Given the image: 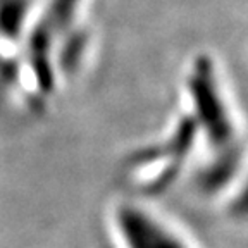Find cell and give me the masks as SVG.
<instances>
[{"label": "cell", "mask_w": 248, "mask_h": 248, "mask_svg": "<svg viewBox=\"0 0 248 248\" xmlns=\"http://www.w3.org/2000/svg\"><path fill=\"white\" fill-rule=\"evenodd\" d=\"M190 88L197 105L198 119L205 126L210 141L216 145H226L232 136V128L214 85L212 67L207 59H200L197 62Z\"/></svg>", "instance_id": "1"}, {"label": "cell", "mask_w": 248, "mask_h": 248, "mask_svg": "<svg viewBox=\"0 0 248 248\" xmlns=\"http://www.w3.org/2000/svg\"><path fill=\"white\" fill-rule=\"evenodd\" d=\"M117 224L128 248H185L150 217L131 207L119 210Z\"/></svg>", "instance_id": "2"}, {"label": "cell", "mask_w": 248, "mask_h": 248, "mask_svg": "<svg viewBox=\"0 0 248 248\" xmlns=\"http://www.w3.org/2000/svg\"><path fill=\"white\" fill-rule=\"evenodd\" d=\"M238 154H228L217 162H214L209 169L202 174V183L207 190H216L219 186H224L231 174L236 170Z\"/></svg>", "instance_id": "3"}, {"label": "cell", "mask_w": 248, "mask_h": 248, "mask_svg": "<svg viewBox=\"0 0 248 248\" xmlns=\"http://www.w3.org/2000/svg\"><path fill=\"white\" fill-rule=\"evenodd\" d=\"M24 16V5L21 0H5L0 5V33L16 36L21 30Z\"/></svg>", "instance_id": "4"}, {"label": "cell", "mask_w": 248, "mask_h": 248, "mask_svg": "<svg viewBox=\"0 0 248 248\" xmlns=\"http://www.w3.org/2000/svg\"><path fill=\"white\" fill-rule=\"evenodd\" d=\"M78 0H55L54 2V9H52V19L54 24L62 26L69 21L71 14H73V9L76 5Z\"/></svg>", "instance_id": "5"}, {"label": "cell", "mask_w": 248, "mask_h": 248, "mask_svg": "<svg viewBox=\"0 0 248 248\" xmlns=\"http://www.w3.org/2000/svg\"><path fill=\"white\" fill-rule=\"evenodd\" d=\"M232 212L240 217L248 216V183L243 190H241V195L236 198V202L232 203Z\"/></svg>", "instance_id": "6"}]
</instances>
